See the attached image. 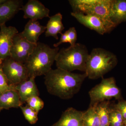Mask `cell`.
Listing matches in <instances>:
<instances>
[{
	"label": "cell",
	"instance_id": "1",
	"mask_svg": "<svg viewBox=\"0 0 126 126\" xmlns=\"http://www.w3.org/2000/svg\"><path fill=\"white\" fill-rule=\"evenodd\" d=\"M45 76L48 92L65 100L71 99L77 94L87 78L85 73H75L58 68L51 69Z\"/></svg>",
	"mask_w": 126,
	"mask_h": 126
},
{
	"label": "cell",
	"instance_id": "2",
	"mask_svg": "<svg viewBox=\"0 0 126 126\" xmlns=\"http://www.w3.org/2000/svg\"><path fill=\"white\" fill-rule=\"evenodd\" d=\"M59 50L58 47L53 48L38 42L24 64L29 78L45 75L51 70Z\"/></svg>",
	"mask_w": 126,
	"mask_h": 126
},
{
	"label": "cell",
	"instance_id": "3",
	"mask_svg": "<svg viewBox=\"0 0 126 126\" xmlns=\"http://www.w3.org/2000/svg\"><path fill=\"white\" fill-rule=\"evenodd\" d=\"M89 54L85 45L76 43L59 50L55 59L57 68L69 72L79 70L85 73Z\"/></svg>",
	"mask_w": 126,
	"mask_h": 126
},
{
	"label": "cell",
	"instance_id": "4",
	"mask_svg": "<svg viewBox=\"0 0 126 126\" xmlns=\"http://www.w3.org/2000/svg\"><path fill=\"white\" fill-rule=\"evenodd\" d=\"M117 63L116 56L112 52L102 48H95L89 55L85 73L90 79L102 78Z\"/></svg>",
	"mask_w": 126,
	"mask_h": 126
},
{
	"label": "cell",
	"instance_id": "5",
	"mask_svg": "<svg viewBox=\"0 0 126 126\" xmlns=\"http://www.w3.org/2000/svg\"><path fill=\"white\" fill-rule=\"evenodd\" d=\"M68 1L73 12L96 16L111 21L109 14L112 0H70Z\"/></svg>",
	"mask_w": 126,
	"mask_h": 126
},
{
	"label": "cell",
	"instance_id": "6",
	"mask_svg": "<svg viewBox=\"0 0 126 126\" xmlns=\"http://www.w3.org/2000/svg\"><path fill=\"white\" fill-rule=\"evenodd\" d=\"M90 98L89 107H93L102 102L109 101L112 98L119 99L121 97V90L113 77L103 79L89 92Z\"/></svg>",
	"mask_w": 126,
	"mask_h": 126
},
{
	"label": "cell",
	"instance_id": "7",
	"mask_svg": "<svg viewBox=\"0 0 126 126\" xmlns=\"http://www.w3.org/2000/svg\"><path fill=\"white\" fill-rule=\"evenodd\" d=\"M0 66L10 85H17L29 79L24 64L16 62L10 57L1 61Z\"/></svg>",
	"mask_w": 126,
	"mask_h": 126
},
{
	"label": "cell",
	"instance_id": "8",
	"mask_svg": "<svg viewBox=\"0 0 126 126\" xmlns=\"http://www.w3.org/2000/svg\"><path fill=\"white\" fill-rule=\"evenodd\" d=\"M71 15L81 24L102 35L109 33L116 27L110 21L97 16L76 12H72Z\"/></svg>",
	"mask_w": 126,
	"mask_h": 126
},
{
	"label": "cell",
	"instance_id": "9",
	"mask_svg": "<svg viewBox=\"0 0 126 126\" xmlns=\"http://www.w3.org/2000/svg\"><path fill=\"white\" fill-rule=\"evenodd\" d=\"M36 44L23 38L18 33L13 38L10 57L16 62L24 64Z\"/></svg>",
	"mask_w": 126,
	"mask_h": 126
},
{
	"label": "cell",
	"instance_id": "10",
	"mask_svg": "<svg viewBox=\"0 0 126 126\" xmlns=\"http://www.w3.org/2000/svg\"><path fill=\"white\" fill-rule=\"evenodd\" d=\"M0 63L10 56V49L13 38L19 32L14 26H7L5 24L0 26Z\"/></svg>",
	"mask_w": 126,
	"mask_h": 126
},
{
	"label": "cell",
	"instance_id": "11",
	"mask_svg": "<svg viewBox=\"0 0 126 126\" xmlns=\"http://www.w3.org/2000/svg\"><path fill=\"white\" fill-rule=\"evenodd\" d=\"M20 10L24 12V18L37 21L43 18H49V9L38 0H29L23 5Z\"/></svg>",
	"mask_w": 126,
	"mask_h": 126
},
{
	"label": "cell",
	"instance_id": "12",
	"mask_svg": "<svg viewBox=\"0 0 126 126\" xmlns=\"http://www.w3.org/2000/svg\"><path fill=\"white\" fill-rule=\"evenodd\" d=\"M83 112L69 108L63 112L59 120L51 126H83Z\"/></svg>",
	"mask_w": 126,
	"mask_h": 126
},
{
	"label": "cell",
	"instance_id": "13",
	"mask_svg": "<svg viewBox=\"0 0 126 126\" xmlns=\"http://www.w3.org/2000/svg\"><path fill=\"white\" fill-rule=\"evenodd\" d=\"M46 30V26L41 25L38 21L31 20L27 22L22 32L18 34L30 43L36 44L39 37Z\"/></svg>",
	"mask_w": 126,
	"mask_h": 126
},
{
	"label": "cell",
	"instance_id": "14",
	"mask_svg": "<svg viewBox=\"0 0 126 126\" xmlns=\"http://www.w3.org/2000/svg\"><path fill=\"white\" fill-rule=\"evenodd\" d=\"M35 79L30 78L26 81L14 86L23 104L26 103L30 98L39 96V92L35 83Z\"/></svg>",
	"mask_w": 126,
	"mask_h": 126
},
{
	"label": "cell",
	"instance_id": "15",
	"mask_svg": "<svg viewBox=\"0 0 126 126\" xmlns=\"http://www.w3.org/2000/svg\"><path fill=\"white\" fill-rule=\"evenodd\" d=\"M23 5V1L21 0H7L0 5V26L13 18Z\"/></svg>",
	"mask_w": 126,
	"mask_h": 126
},
{
	"label": "cell",
	"instance_id": "16",
	"mask_svg": "<svg viewBox=\"0 0 126 126\" xmlns=\"http://www.w3.org/2000/svg\"><path fill=\"white\" fill-rule=\"evenodd\" d=\"M109 17L116 26L126 21V0H112Z\"/></svg>",
	"mask_w": 126,
	"mask_h": 126
},
{
	"label": "cell",
	"instance_id": "17",
	"mask_svg": "<svg viewBox=\"0 0 126 126\" xmlns=\"http://www.w3.org/2000/svg\"><path fill=\"white\" fill-rule=\"evenodd\" d=\"M18 92L15 89L7 90L0 94V109L18 108L23 106Z\"/></svg>",
	"mask_w": 126,
	"mask_h": 126
},
{
	"label": "cell",
	"instance_id": "18",
	"mask_svg": "<svg viewBox=\"0 0 126 126\" xmlns=\"http://www.w3.org/2000/svg\"><path fill=\"white\" fill-rule=\"evenodd\" d=\"M63 16L60 13L55 14L49 17L46 26L45 36H52L56 40L58 39V34H62L64 27L62 22Z\"/></svg>",
	"mask_w": 126,
	"mask_h": 126
},
{
	"label": "cell",
	"instance_id": "19",
	"mask_svg": "<svg viewBox=\"0 0 126 126\" xmlns=\"http://www.w3.org/2000/svg\"><path fill=\"white\" fill-rule=\"evenodd\" d=\"M93 107L95 108L98 115L101 126H110L109 115L110 105L109 101L99 103Z\"/></svg>",
	"mask_w": 126,
	"mask_h": 126
},
{
	"label": "cell",
	"instance_id": "20",
	"mask_svg": "<svg viewBox=\"0 0 126 126\" xmlns=\"http://www.w3.org/2000/svg\"><path fill=\"white\" fill-rule=\"evenodd\" d=\"M83 126H101L100 121L94 107H89L84 111Z\"/></svg>",
	"mask_w": 126,
	"mask_h": 126
},
{
	"label": "cell",
	"instance_id": "21",
	"mask_svg": "<svg viewBox=\"0 0 126 126\" xmlns=\"http://www.w3.org/2000/svg\"><path fill=\"white\" fill-rule=\"evenodd\" d=\"M110 126H125L122 116L119 111L110 107L109 115Z\"/></svg>",
	"mask_w": 126,
	"mask_h": 126
},
{
	"label": "cell",
	"instance_id": "22",
	"mask_svg": "<svg viewBox=\"0 0 126 126\" xmlns=\"http://www.w3.org/2000/svg\"><path fill=\"white\" fill-rule=\"evenodd\" d=\"M20 108L23 112L25 118L31 124H35L38 121V113L35 110L26 104L25 106H21Z\"/></svg>",
	"mask_w": 126,
	"mask_h": 126
},
{
	"label": "cell",
	"instance_id": "23",
	"mask_svg": "<svg viewBox=\"0 0 126 126\" xmlns=\"http://www.w3.org/2000/svg\"><path fill=\"white\" fill-rule=\"evenodd\" d=\"M26 103L38 113L43 109L44 106V103L39 96H34L30 98Z\"/></svg>",
	"mask_w": 126,
	"mask_h": 126
},
{
	"label": "cell",
	"instance_id": "24",
	"mask_svg": "<svg viewBox=\"0 0 126 126\" xmlns=\"http://www.w3.org/2000/svg\"><path fill=\"white\" fill-rule=\"evenodd\" d=\"M11 89H15L14 86L9 84L0 66V94Z\"/></svg>",
	"mask_w": 126,
	"mask_h": 126
},
{
	"label": "cell",
	"instance_id": "25",
	"mask_svg": "<svg viewBox=\"0 0 126 126\" xmlns=\"http://www.w3.org/2000/svg\"><path fill=\"white\" fill-rule=\"evenodd\" d=\"M69 43L71 46L74 45L76 44L77 40V31L74 27H71L66 31Z\"/></svg>",
	"mask_w": 126,
	"mask_h": 126
},
{
	"label": "cell",
	"instance_id": "26",
	"mask_svg": "<svg viewBox=\"0 0 126 126\" xmlns=\"http://www.w3.org/2000/svg\"><path fill=\"white\" fill-rule=\"evenodd\" d=\"M119 111L122 116L124 121H126V101H120L113 107Z\"/></svg>",
	"mask_w": 126,
	"mask_h": 126
},
{
	"label": "cell",
	"instance_id": "27",
	"mask_svg": "<svg viewBox=\"0 0 126 126\" xmlns=\"http://www.w3.org/2000/svg\"><path fill=\"white\" fill-rule=\"evenodd\" d=\"M61 35L60 37V40L58 43L54 44V46L55 48L58 47L59 46L62 44L63 43H69L68 39L67 34V32L65 31L63 33L61 34Z\"/></svg>",
	"mask_w": 126,
	"mask_h": 126
},
{
	"label": "cell",
	"instance_id": "28",
	"mask_svg": "<svg viewBox=\"0 0 126 126\" xmlns=\"http://www.w3.org/2000/svg\"><path fill=\"white\" fill-rule=\"evenodd\" d=\"M7 0H0V5L2 4L3 3L6 2Z\"/></svg>",
	"mask_w": 126,
	"mask_h": 126
},
{
	"label": "cell",
	"instance_id": "29",
	"mask_svg": "<svg viewBox=\"0 0 126 126\" xmlns=\"http://www.w3.org/2000/svg\"><path fill=\"white\" fill-rule=\"evenodd\" d=\"M124 124H125V126H126V121H124Z\"/></svg>",
	"mask_w": 126,
	"mask_h": 126
},
{
	"label": "cell",
	"instance_id": "30",
	"mask_svg": "<svg viewBox=\"0 0 126 126\" xmlns=\"http://www.w3.org/2000/svg\"><path fill=\"white\" fill-rule=\"evenodd\" d=\"M1 110H2V109H0V111H1Z\"/></svg>",
	"mask_w": 126,
	"mask_h": 126
}]
</instances>
